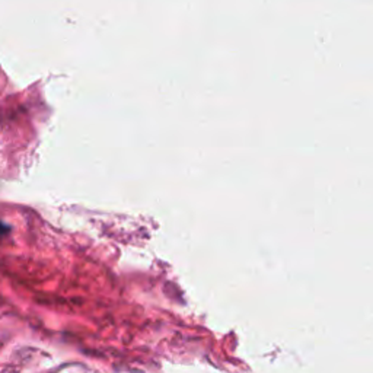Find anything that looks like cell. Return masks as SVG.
I'll use <instances>...</instances> for the list:
<instances>
[{
    "instance_id": "6da1fadb",
    "label": "cell",
    "mask_w": 373,
    "mask_h": 373,
    "mask_svg": "<svg viewBox=\"0 0 373 373\" xmlns=\"http://www.w3.org/2000/svg\"><path fill=\"white\" fill-rule=\"evenodd\" d=\"M9 232H10V226L0 220V239H3L6 235H9Z\"/></svg>"
}]
</instances>
